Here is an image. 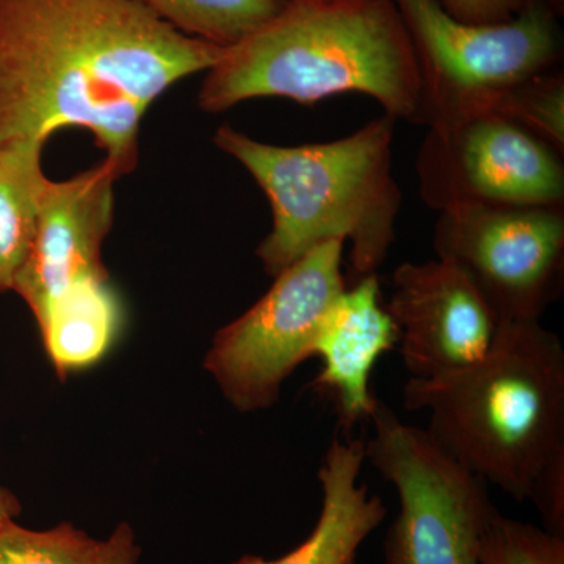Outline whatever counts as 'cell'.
<instances>
[{
	"label": "cell",
	"instance_id": "cell-22",
	"mask_svg": "<svg viewBox=\"0 0 564 564\" xmlns=\"http://www.w3.org/2000/svg\"><path fill=\"white\" fill-rule=\"evenodd\" d=\"M21 511L22 507L18 497L0 485V525L17 521L20 518Z\"/></svg>",
	"mask_w": 564,
	"mask_h": 564
},
{
	"label": "cell",
	"instance_id": "cell-9",
	"mask_svg": "<svg viewBox=\"0 0 564 564\" xmlns=\"http://www.w3.org/2000/svg\"><path fill=\"white\" fill-rule=\"evenodd\" d=\"M433 248L470 278L500 322L541 321L562 295L563 207H448Z\"/></svg>",
	"mask_w": 564,
	"mask_h": 564
},
{
	"label": "cell",
	"instance_id": "cell-18",
	"mask_svg": "<svg viewBox=\"0 0 564 564\" xmlns=\"http://www.w3.org/2000/svg\"><path fill=\"white\" fill-rule=\"evenodd\" d=\"M494 110L564 151V77L551 69L503 93Z\"/></svg>",
	"mask_w": 564,
	"mask_h": 564
},
{
	"label": "cell",
	"instance_id": "cell-3",
	"mask_svg": "<svg viewBox=\"0 0 564 564\" xmlns=\"http://www.w3.org/2000/svg\"><path fill=\"white\" fill-rule=\"evenodd\" d=\"M429 414L426 433L486 484L525 502L533 478L564 448V348L540 321L500 322L489 351L456 372L403 388Z\"/></svg>",
	"mask_w": 564,
	"mask_h": 564
},
{
	"label": "cell",
	"instance_id": "cell-6",
	"mask_svg": "<svg viewBox=\"0 0 564 564\" xmlns=\"http://www.w3.org/2000/svg\"><path fill=\"white\" fill-rule=\"evenodd\" d=\"M369 421L366 462L400 500L386 533L384 564H477L485 532L499 513L488 484L381 400Z\"/></svg>",
	"mask_w": 564,
	"mask_h": 564
},
{
	"label": "cell",
	"instance_id": "cell-11",
	"mask_svg": "<svg viewBox=\"0 0 564 564\" xmlns=\"http://www.w3.org/2000/svg\"><path fill=\"white\" fill-rule=\"evenodd\" d=\"M120 174L102 161L65 181H51L41 204L31 254L13 291L36 323L73 285L109 276L102 247L115 217V182Z\"/></svg>",
	"mask_w": 564,
	"mask_h": 564
},
{
	"label": "cell",
	"instance_id": "cell-14",
	"mask_svg": "<svg viewBox=\"0 0 564 564\" xmlns=\"http://www.w3.org/2000/svg\"><path fill=\"white\" fill-rule=\"evenodd\" d=\"M121 318L120 299L109 276L90 278L63 293L39 323L58 377L101 361L117 339Z\"/></svg>",
	"mask_w": 564,
	"mask_h": 564
},
{
	"label": "cell",
	"instance_id": "cell-4",
	"mask_svg": "<svg viewBox=\"0 0 564 564\" xmlns=\"http://www.w3.org/2000/svg\"><path fill=\"white\" fill-rule=\"evenodd\" d=\"M395 118H377L329 143L276 147L231 126L215 132L218 150L254 177L272 207V231L256 250L267 274L329 240L351 243L355 276L377 273L395 242L402 193L392 174Z\"/></svg>",
	"mask_w": 564,
	"mask_h": 564
},
{
	"label": "cell",
	"instance_id": "cell-20",
	"mask_svg": "<svg viewBox=\"0 0 564 564\" xmlns=\"http://www.w3.org/2000/svg\"><path fill=\"white\" fill-rule=\"evenodd\" d=\"M527 500H532L544 530L564 536V448L555 452L541 467Z\"/></svg>",
	"mask_w": 564,
	"mask_h": 564
},
{
	"label": "cell",
	"instance_id": "cell-5",
	"mask_svg": "<svg viewBox=\"0 0 564 564\" xmlns=\"http://www.w3.org/2000/svg\"><path fill=\"white\" fill-rule=\"evenodd\" d=\"M391 2L417 58L425 126L494 110L503 93L554 69L562 54L554 11L543 0L499 24L456 20L440 0Z\"/></svg>",
	"mask_w": 564,
	"mask_h": 564
},
{
	"label": "cell",
	"instance_id": "cell-10",
	"mask_svg": "<svg viewBox=\"0 0 564 564\" xmlns=\"http://www.w3.org/2000/svg\"><path fill=\"white\" fill-rule=\"evenodd\" d=\"M386 307L399 326L397 348L404 369L415 380H432L480 361L500 326L470 278L437 258L397 267Z\"/></svg>",
	"mask_w": 564,
	"mask_h": 564
},
{
	"label": "cell",
	"instance_id": "cell-8",
	"mask_svg": "<svg viewBox=\"0 0 564 564\" xmlns=\"http://www.w3.org/2000/svg\"><path fill=\"white\" fill-rule=\"evenodd\" d=\"M563 152L496 110L434 121L417 152L419 193L441 212L478 204L563 207Z\"/></svg>",
	"mask_w": 564,
	"mask_h": 564
},
{
	"label": "cell",
	"instance_id": "cell-2",
	"mask_svg": "<svg viewBox=\"0 0 564 564\" xmlns=\"http://www.w3.org/2000/svg\"><path fill=\"white\" fill-rule=\"evenodd\" d=\"M339 93L422 124L421 70L391 0H291L207 70L198 104L220 113L250 99L314 104Z\"/></svg>",
	"mask_w": 564,
	"mask_h": 564
},
{
	"label": "cell",
	"instance_id": "cell-23",
	"mask_svg": "<svg viewBox=\"0 0 564 564\" xmlns=\"http://www.w3.org/2000/svg\"><path fill=\"white\" fill-rule=\"evenodd\" d=\"M543 2L547 3L552 9L558 10V7H562L563 0H543Z\"/></svg>",
	"mask_w": 564,
	"mask_h": 564
},
{
	"label": "cell",
	"instance_id": "cell-19",
	"mask_svg": "<svg viewBox=\"0 0 564 564\" xmlns=\"http://www.w3.org/2000/svg\"><path fill=\"white\" fill-rule=\"evenodd\" d=\"M477 564H564V536L499 511L481 540Z\"/></svg>",
	"mask_w": 564,
	"mask_h": 564
},
{
	"label": "cell",
	"instance_id": "cell-1",
	"mask_svg": "<svg viewBox=\"0 0 564 564\" xmlns=\"http://www.w3.org/2000/svg\"><path fill=\"white\" fill-rule=\"evenodd\" d=\"M226 50L141 0H0V144L87 129L124 176L139 163L148 109Z\"/></svg>",
	"mask_w": 564,
	"mask_h": 564
},
{
	"label": "cell",
	"instance_id": "cell-13",
	"mask_svg": "<svg viewBox=\"0 0 564 564\" xmlns=\"http://www.w3.org/2000/svg\"><path fill=\"white\" fill-rule=\"evenodd\" d=\"M362 440H334L318 470L322 511L313 533L278 560L243 555L232 564H356L359 549L384 521L388 507L366 484Z\"/></svg>",
	"mask_w": 564,
	"mask_h": 564
},
{
	"label": "cell",
	"instance_id": "cell-16",
	"mask_svg": "<svg viewBox=\"0 0 564 564\" xmlns=\"http://www.w3.org/2000/svg\"><path fill=\"white\" fill-rule=\"evenodd\" d=\"M141 545L129 522L93 538L68 521L46 530L17 521L0 525V564H139Z\"/></svg>",
	"mask_w": 564,
	"mask_h": 564
},
{
	"label": "cell",
	"instance_id": "cell-17",
	"mask_svg": "<svg viewBox=\"0 0 564 564\" xmlns=\"http://www.w3.org/2000/svg\"><path fill=\"white\" fill-rule=\"evenodd\" d=\"M184 35L236 46L276 18L291 0H141Z\"/></svg>",
	"mask_w": 564,
	"mask_h": 564
},
{
	"label": "cell",
	"instance_id": "cell-12",
	"mask_svg": "<svg viewBox=\"0 0 564 564\" xmlns=\"http://www.w3.org/2000/svg\"><path fill=\"white\" fill-rule=\"evenodd\" d=\"M399 345V326L381 302L377 273L359 278L337 296L314 345L317 391L329 392L344 430L369 421L378 399L370 391L378 359Z\"/></svg>",
	"mask_w": 564,
	"mask_h": 564
},
{
	"label": "cell",
	"instance_id": "cell-21",
	"mask_svg": "<svg viewBox=\"0 0 564 564\" xmlns=\"http://www.w3.org/2000/svg\"><path fill=\"white\" fill-rule=\"evenodd\" d=\"M452 17L470 24H499L514 18L532 0H440Z\"/></svg>",
	"mask_w": 564,
	"mask_h": 564
},
{
	"label": "cell",
	"instance_id": "cell-7",
	"mask_svg": "<svg viewBox=\"0 0 564 564\" xmlns=\"http://www.w3.org/2000/svg\"><path fill=\"white\" fill-rule=\"evenodd\" d=\"M344 245L329 240L285 267L259 302L215 334L203 366L239 413L272 408L285 380L314 358L326 315L347 288Z\"/></svg>",
	"mask_w": 564,
	"mask_h": 564
},
{
	"label": "cell",
	"instance_id": "cell-15",
	"mask_svg": "<svg viewBox=\"0 0 564 564\" xmlns=\"http://www.w3.org/2000/svg\"><path fill=\"white\" fill-rule=\"evenodd\" d=\"M44 144L43 140L0 144V292L13 291L35 242L51 182L43 169Z\"/></svg>",
	"mask_w": 564,
	"mask_h": 564
}]
</instances>
